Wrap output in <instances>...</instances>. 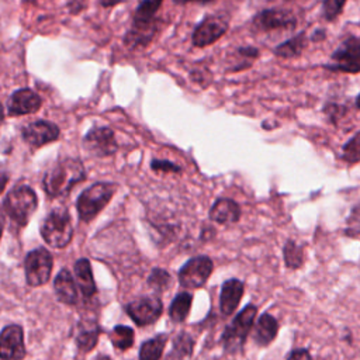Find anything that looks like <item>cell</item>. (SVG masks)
<instances>
[{
    "label": "cell",
    "mask_w": 360,
    "mask_h": 360,
    "mask_svg": "<svg viewBox=\"0 0 360 360\" xmlns=\"http://www.w3.org/2000/svg\"><path fill=\"white\" fill-rule=\"evenodd\" d=\"M84 149L96 158H107L117 152L118 143L110 127H94L83 138Z\"/></svg>",
    "instance_id": "12"
},
{
    "label": "cell",
    "mask_w": 360,
    "mask_h": 360,
    "mask_svg": "<svg viewBox=\"0 0 360 360\" xmlns=\"http://www.w3.org/2000/svg\"><path fill=\"white\" fill-rule=\"evenodd\" d=\"M176 4H187V3H197V4H207L214 0H173Z\"/></svg>",
    "instance_id": "36"
},
{
    "label": "cell",
    "mask_w": 360,
    "mask_h": 360,
    "mask_svg": "<svg viewBox=\"0 0 360 360\" xmlns=\"http://www.w3.org/2000/svg\"><path fill=\"white\" fill-rule=\"evenodd\" d=\"M163 0H141L132 22L124 35V44L128 49H142L150 44L159 28L158 11Z\"/></svg>",
    "instance_id": "2"
},
{
    "label": "cell",
    "mask_w": 360,
    "mask_h": 360,
    "mask_svg": "<svg viewBox=\"0 0 360 360\" xmlns=\"http://www.w3.org/2000/svg\"><path fill=\"white\" fill-rule=\"evenodd\" d=\"M277 332H278L277 319L271 314L264 312L263 315H260V318L255 326L253 340L260 347H264L274 340V338L277 336Z\"/></svg>",
    "instance_id": "21"
},
{
    "label": "cell",
    "mask_w": 360,
    "mask_h": 360,
    "mask_svg": "<svg viewBox=\"0 0 360 360\" xmlns=\"http://www.w3.org/2000/svg\"><path fill=\"white\" fill-rule=\"evenodd\" d=\"M118 186L111 181H97L84 188L76 201L79 219L83 222H90L94 219L98 212L110 202Z\"/></svg>",
    "instance_id": "4"
},
{
    "label": "cell",
    "mask_w": 360,
    "mask_h": 360,
    "mask_svg": "<svg viewBox=\"0 0 360 360\" xmlns=\"http://www.w3.org/2000/svg\"><path fill=\"white\" fill-rule=\"evenodd\" d=\"M86 179L83 163L76 158H62L52 163L44 173L42 188L49 197H63Z\"/></svg>",
    "instance_id": "1"
},
{
    "label": "cell",
    "mask_w": 360,
    "mask_h": 360,
    "mask_svg": "<svg viewBox=\"0 0 360 360\" xmlns=\"http://www.w3.org/2000/svg\"><path fill=\"white\" fill-rule=\"evenodd\" d=\"M307 44H308L307 34L304 31H301L297 35L291 37L290 39L278 44L274 48V55L278 56V58H283V59L297 58V56H300L302 53V51L305 49Z\"/></svg>",
    "instance_id": "23"
},
{
    "label": "cell",
    "mask_w": 360,
    "mask_h": 360,
    "mask_svg": "<svg viewBox=\"0 0 360 360\" xmlns=\"http://www.w3.org/2000/svg\"><path fill=\"white\" fill-rule=\"evenodd\" d=\"M256 315H257V307L253 304L246 305L239 314H236L232 322L224 329L221 335V345L226 353L235 354L242 352L246 338L253 326Z\"/></svg>",
    "instance_id": "5"
},
{
    "label": "cell",
    "mask_w": 360,
    "mask_h": 360,
    "mask_svg": "<svg viewBox=\"0 0 360 360\" xmlns=\"http://www.w3.org/2000/svg\"><path fill=\"white\" fill-rule=\"evenodd\" d=\"M326 38V31L323 30V28H318V30H315L314 32H312V35H311V41H314V42H318V41H323Z\"/></svg>",
    "instance_id": "35"
},
{
    "label": "cell",
    "mask_w": 360,
    "mask_h": 360,
    "mask_svg": "<svg viewBox=\"0 0 360 360\" xmlns=\"http://www.w3.org/2000/svg\"><path fill=\"white\" fill-rule=\"evenodd\" d=\"M73 270H75L76 281L79 284V288H80V292L83 294V297L84 298L93 297L96 294L97 288H96V283H94L90 262L84 257L77 259L73 264Z\"/></svg>",
    "instance_id": "22"
},
{
    "label": "cell",
    "mask_w": 360,
    "mask_h": 360,
    "mask_svg": "<svg viewBox=\"0 0 360 360\" xmlns=\"http://www.w3.org/2000/svg\"><path fill=\"white\" fill-rule=\"evenodd\" d=\"M228 18L225 15H208L195 28L191 42L195 48H204L218 41L228 30Z\"/></svg>",
    "instance_id": "13"
},
{
    "label": "cell",
    "mask_w": 360,
    "mask_h": 360,
    "mask_svg": "<svg viewBox=\"0 0 360 360\" xmlns=\"http://www.w3.org/2000/svg\"><path fill=\"white\" fill-rule=\"evenodd\" d=\"M170 284H172V276L165 269L155 267L148 276V285L156 292H163L167 287H170Z\"/></svg>",
    "instance_id": "29"
},
{
    "label": "cell",
    "mask_w": 360,
    "mask_h": 360,
    "mask_svg": "<svg viewBox=\"0 0 360 360\" xmlns=\"http://www.w3.org/2000/svg\"><path fill=\"white\" fill-rule=\"evenodd\" d=\"M125 312L138 326H148L160 318L163 304L162 300L155 295L139 297L125 305Z\"/></svg>",
    "instance_id": "10"
},
{
    "label": "cell",
    "mask_w": 360,
    "mask_h": 360,
    "mask_svg": "<svg viewBox=\"0 0 360 360\" xmlns=\"http://www.w3.org/2000/svg\"><path fill=\"white\" fill-rule=\"evenodd\" d=\"M94 360H111V357L107 356V354H100V356H97Z\"/></svg>",
    "instance_id": "38"
},
{
    "label": "cell",
    "mask_w": 360,
    "mask_h": 360,
    "mask_svg": "<svg viewBox=\"0 0 360 360\" xmlns=\"http://www.w3.org/2000/svg\"><path fill=\"white\" fill-rule=\"evenodd\" d=\"M354 104H356V108L360 110V93L357 94V97H356V100H354Z\"/></svg>",
    "instance_id": "39"
},
{
    "label": "cell",
    "mask_w": 360,
    "mask_h": 360,
    "mask_svg": "<svg viewBox=\"0 0 360 360\" xmlns=\"http://www.w3.org/2000/svg\"><path fill=\"white\" fill-rule=\"evenodd\" d=\"M349 108L347 105L345 104H340V103H333V101H329L323 105V114L328 117V120L333 124V125H338L340 120L345 118V115L347 114Z\"/></svg>",
    "instance_id": "32"
},
{
    "label": "cell",
    "mask_w": 360,
    "mask_h": 360,
    "mask_svg": "<svg viewBox=\"0 0 360 360\" xmlns=\"http://www.w3.org/2000/svg\"><path fill=\"white\" fill-rule=\"evenodd\" d=\"M297 27V17L285 8H267L257 13L252 20V28L259 32L285 30L291 31Z\"/></svg>",
    "instance_id": "11"
},
{
    "label": "cell",
    "mask_w": 360,
    "mask_h": 360,
    "mask_svg": "<svg viewBox=\"0 0 360 360\" xmlns=\"http://www.w3.org/2000/svg\"><path fill=\"white\" fill-rule=\"evenodd\" d=\"M194 339L187 332H180L176 335L172 343V350L167 353L165 360H186L193 354L194 349Z\"/></svg>",
    "instance_id": "24"
},
{
    "label": "cell",
    "mask_w": 360,
    "mask_h": 360,
    "mask_svg": "<svg viewBox=\"0 0 360 360\" xmlns=\"http://www.w3.org/2000/svg\"><path fill=\"white\" fill-rule=\"evenodd\" d=\"M150 169L155 172H163V173H180L181 167L170 160L163 159H153L150 162Z\"/></svg>",
    "instance_id": "33"
},
{
    "label": "cell",
    "mask_w": 360,
    "mask_h": 360,
    "mask_svg": "<svg viewBox=\"0 0 360 360\" xmlns=\"http://www.w3.org/2000/svg\"><path fill=\"white\" fill-rule=\"evenodd\" d=\"M287 1H288V0H287Z\"/></svg>",
    "instance_id": "40"
},
{
    "label": "cell",
    "mask_w": 360,
    "mask_h": 360,
    "mask_svg": "<svg viewBox=\"0 0 360 360\" xmlns=\"http://www.w3.org/2000/svg\"><path fill=\"white\" fill-rule=\"evenodd\" d=\"M41 104H42V100L38 96V93L24 87L10 94L6 104V111H7V115L10 117H20V115H27L38 111Z\"/></svg>",
    "instance_id": "16"
},
{
    "label": "cell",
    "mask_w": 360,
    "mask_h": 360,
    "mask_svg": "<svg viewBox=\"0 0 360 360\" xmlns=\"http://www.w3.org/2000/svg\"><path fill=\"white\" fill-rule=\"evenodd\" d=\"M39 232L48 246L56 249L66 248L73 238V225L69 211L63 208L51 211L44 218Z\"/></svg>",
    "instance_id": "6"
},
{
    "label": "cell",
    "mask_w": 360,
    "mask_h": 360,
    "mask_svg": "<svg viewBox=\"0 0 360 360\" xmlns=\"http://www.w3.org/2000/svg\"><path fill=\"white\" fill-rule=\"evenodd\" d=\"M166 342V333H160L149 340H145L139 347V360H160Z\"/></svg>",
    "instance_id": "26"
},
{
    "label": "cell",
    "mask_w": 360,
    "mask_h": 360,
    "mask_svg": "<svg viewBox=\"0 0 360 360\" xmlns=\"http://www.w3.org/2000/svg\"><path fill=\"white\" fill-rule=\"evenodd\" d=\"M323 68L330 72L360 73V39L353 35L345 38L332 52L329 63Z\"/></svg>",
    "instance_id": "7"
},
{
    "label": "cell",
    "mask_w": 360,
    "mask_h": 360,
    "mask_svg": "<svg viewBox=\"0 0 360 360\" xmlns=\"http://www.w3.org/2000/svg\"><path fill=\"white\" fill-rule=\"evenodd\" d=\"M210 219L218 224H235L240 218V207L231 198H218L210 208Z\"/></svg>",
    "instance_id": "19"
},
{
    "label": "cell",
    "mask_w": 360,
    "mask_h": 360,
    "mask_svg": "<svg viewBox=\"0 0 360 360\" xmlns=\"http://www.w3.org/2000/svg\"><path fill=\"white\" fill-rule=\"evenodd\" d=\"M38 207L35 191L25 184L13 187L3 200L4 214L18 226H25Z\"/></svg>",
    "instance_id": "3"
},
{
    "label": "cell",
    "mask_w": 360,
    "mask_h": 360,
    "mask_svg": "<svg viewBox=\"0 0 360 360\" xmlns=\"http://www.w3.org/2000/svg\"><path fill=\"white\" fill-rule=\"evenodd\" d=\"M122 0H101L100 1V4L103 6V7H111V6H115L117 3H121Z\"/></svg>",
    "instance_id": "37"
},
{
    "label": "cell",
    "mask_w": 360,
    "mask_h": 360,
    "mask_svg": "<svg viewBox=\"0 0 360 360\" xmlns=\"http://www.w3.org/2000/svg\"><path fill=\"white\" fill-rule=\"evenodd\" d=\"M60 135L59 127L51 121L38 120L27 124L21 129L22 139L32 148H39L42 145L56 141Z\"/></svg>",
    "instance_id": "15"
},
{
    "label": "cell",
    "mask_w": 360,
    "mask_h": 360,
    "mask_svg": "<svg viewBox=\"0 0 360 360\" xmlns=\"http://www.w3.org/2000/svg\"><path fill=\"white\" fill-rule=\"evenodd\" d=\"M342 159L349 165H356L360 162V131H357L342 146Z\"/></svg>",
    "instance_id": "30"
},
{
    "label": "cell",
    "mask_w": 360,
    "mask_h": 360,
    "mask_svg": "<svg viewBox=\"0 0 360 360\" xmlns=\"http://www.w3.org/2000/svg\"><path fill=\"white\" fill-rule=\"evenodd\" d=\"M283 256H284V263L288 269H298V267H301V264L304 262L302 248L291 239L284 243Z\"/></svg>",
    "instance_id": "28"
},
{
    "label": "cell",
    "mask_w": 360,
    "mask_h": 360,
    "mask_svg": "<svg viewBox=\"0 0 360 360\" xmlns=\"http://www.w3.org/2000/svg\"><path fill=\"white\" fill-rule=\"evenodd\" d=\"M191 302H193V294L191 292H188V291L179 292L173 298V301L170 304V308H169L170 319L176 323L183 322L187 318L188 312H190Z\"/></svg>",
    "instance_id": "25"
},
{
    "label": "cell",
    "mask_w": 360,
    "mask_h": 360,
    "mask_svg": "<svg viewBox=\"0 0 360 360\" xmlns=\"http://www.w3.org/2000/svg\"><path fill=\"white\" fill-rule=\"evenodd\" d=\"M347 0H322V17L326 21H335L343 11Z\"/></svg>",
    "instance_id": "31"
},
{
    "label": "cell",
    "mask_w": 360,
    "mask_h": 360,
    "mask_svg": "<svg viewBox=\"0 0 360 360\" xmlns=\"http://www.w3.org/2000/svg\"><path fill=\"white\" fill-rule=\"evenodd\" d=\"M100 330L101 329L96 319H91V318L80 319L77 322L76 335H75L76 347L82 353H89L90 350H93L98 342Z\"/></svg>",
    "instance_id": "18"
},
{
    "label": "cell",
    "mask_w": 360,
    "mask_h": 360,
    "mask_svg": "<svg viewBox=\"0 0 360 360\" xmlns=\"http://www.w3.org/2000/svg\"><path fill=\"white\" fill-rule=\"evenodd\" d=\"M27 354L24 343V330L20 325L11 323L1 329L0 333V357L1 360H22Z\"/></svg>",
    "instance_id": "14"
},
{
    "label": "cell",
    "mask_w": 360,
    "mask_h": 360,
    "mask_svg": "<svg viewBox=\"0 0 360 360\" xmlns=\"http://www.w3.org/2000/svg\"><path fill=\"white\" fill-rule=\"evenodd\" d=\"M110 340L118 350H127L134 345V329L127 325H115L110 332Z\"/></svg>",
    "instance_id": "27"
},
{
    "label": "cell",
    "mask_w": 360,
    "mask_h": 360,
    "mask_svg": "<svg viewBox=\"0 0 360 360\" xmlns=\"http://www.w3.org/2000/svg\"><path fill=\"white\" fill-rule=\"evenodd\" d=\"M53 259L48 249L37 248L27 253L24 259L25 281L31 287H39L49 281Z\"/></svg>",
    "instance_id": "8"
},
{
    "label": "cell",
    "mask_w": 360,
    "mask_h": 360,
    "mask_svg": "<svg viewBox=\"0 0 360 360\" xmlns=\"http://www.w3.org/2000/svg\"><path fill=\"white\" fill-rule=\"evenodd\" d=\"M287 360H312V359L307 349H295L287 356Z\"/></svg>",
    "instance_id": "34"
},
{
    "label": "cell",
    "mask_w": 360,
    "mask_h": 360,
    "mask_svg": "<svg viewBox=\"0 0 360 360\" xmlns=\"http://www.w3.org/2000/svg\"><path fill=\"white\" fill-rule=\"evenodd\" d=\"M53 290L56 298L66 305H75L77 302V288L72 273L68 269H62L55 280H53Z\"/></svg>",
    "instance_id": "20"
},
{
    "label": "cell",
    "mask_w": 360,
    "mask_h": 360,
    "mask_svg": "<svg viewBox=\"0 0 360 360\" xmlns=\"http://www.w3.org/2000/svg\"><path fill=\"white\" fill-rule=\"evenodd\" d=\"M214 263L208 256H195L188 259L179 270V283L184 288H200L210 278Z\"/></svg>",
    "instance_id": "9"
},
{
    "label": "cell",
    "mask_w": 360,
    "mask_h": 360,
    "mask_svg": "<svg viewBox=\"0 0 360 360\" xmlns=\"http://www.w3.org/2000/svg\"><path fill=\"white\" fill-rule=\"evenodd\" d=\"M243 288H245L243 281L238 278H228L226 281H224L221 287V294H219V309L222 315L228 316L235 312V309L238 308L242 300Z\"/></svg>",
    "instance_id": "17"
}]
</instances>
